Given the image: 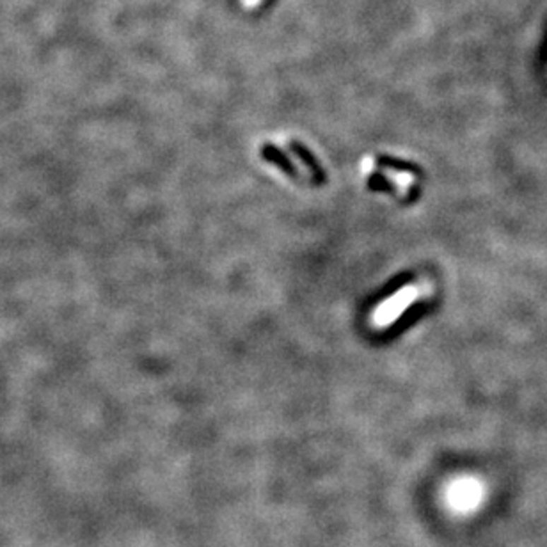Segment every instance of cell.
<instances>
[{"label": "cell", "instance_id": "cell-1", "mask_svg": "<svg viewBox=\"0 0 547 547\" xmlns=\"http://www.w3.org/2000/svg\"><path fill=\"white\" fill-rule=\"evenodd\" d=\"M423 295V288L420 285H407L398 290L389 299L382 300L377 310L372 313V325L377 329H384L393 325L400 318L401 313L413 306Z\"/></svg>", "mask_w": 547, "mask_h": 547}, {"label": "cell", "instance_id": "cell-2", "mask_svg": "<svg viewBox=\"0 0 547 547\" xmlns=\"http://www.w3.org/2000/svg\"><path fill=\"white\" fill-rule=\"evenodd\" d=\"M244 2L245 8H252V6H256L259 2V0H242Z\"/></svg>", "mask_w": 547, "mask_h": 547}]
</instances>
